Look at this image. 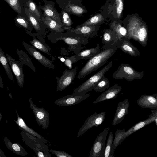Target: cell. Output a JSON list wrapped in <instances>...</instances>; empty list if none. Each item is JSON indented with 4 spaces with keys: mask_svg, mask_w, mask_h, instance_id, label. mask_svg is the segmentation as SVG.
<instances>
[{
    "mask_svg": "<svg viewBox=\"0 0 157 157\" xmlns=\"http://www.w3.org/2000/svg\"><path fill=\"white\" fill-rule=\"evenodd\" d=\"M116 3V11L118 17L120 16L123 9L122 0H115Z\"/></svg>",
    "mask_w": 157,
    "mask_h": 157,
    "instance_id": "8d00e7d4",
    "label": "cell"
},
{
    "mask_svg": "<svg viewBox=\"0 0 157 157\" xmlns=\"http://www.w3.org/2000/svg\"><path fill=\"white\" fill-rule=\"evenodd\" d=\"M3 83L2 82V80L1 77V76L0 75V86H3Z\"/></svg>",
    "mask_w": 157,
    "mask_h": 157,
    "instance_id": "f35d334b",
    "label": "cell"
},
{
    "mask_svg": "<svg viewBox=\"0 0 157 157\" xmlns=\"http://www.w3.org/2000/svg\"><path fill=\"white\" fill-rule=\"evenodd\" d=\"M102 20L103 17L101 15L98 14L94 16L79 25L80 26L96 25L101 22Z\"/></svg>",
    "mask_w": 157,
    "mask_h": 157,
    "instance_id": "1f68e13d",
    "label": "cell"
},
{
    "mask_svg": "<svg viewBox=\"0 0 157 157\" xmlns=\"http://www.w3.org/2000/svg\"><path fill=\"white\" fill-rule=\"evenodd\" d=\"M117 46L124 52L133 57L139 56L140 53L137 48L134 46L130 42V39L127 37H124L120 40H117Z\"/></svg>",
    "mask_w": 157,
    "mask_h": 157,
    "instance_id": "ac0fdd59",
    "label": "cell"
},
{
    "mask_svg": "<svg viewBox=\"0 0 157 157\" xmlns=\"http://www.w3.org/2000/svg\"><path fill=\"white\" fill-rule=\"evenodd\" d=\"M12 148L15 151H20V147L17 144H13L12 146Z\"/></svg>",
    "mask_w": 157,
    "mask_h": 157,
    "instance_id": "74e56055",
    "label": "cell"
},
{
    "mask_svg": "<svg viewBox=\"0 0 157 157\" xmlns=\"http://www.w3.org/2000/svg\"><path fill=\"white\" fill-rule=\"evenodd\" d=\"M10 6L17 12L20 13L21 12V6L18 0H5Z\"/></svg>",
    "mask_w": 157,
    "mask_h": 157,
    "instance_id": "e575fe53",
    "label": "cell"
},
{
    "mask_svg": "<svg viewBox=\"0 0 157 157\" xmlns=\"http://www.w3.org/2000/svg\"><path fill=\"white\" fill-rule=\"evenodd\" d=\"M66 31L65 33L50 31L46 36L51 43H55L59 40H63L68 45L69 50L77 54L88 43V39L83 35L67 30Z\"/></svg>",
    "mask_w": 157,
    "mask_h": 157,
    "instance_id": "6da1fadb",
    "label": "cell"
},
{
    "mask_svg": "<svg viewBox=\"0 0 157 157\" xmlns=\"http://www.w3.org/2000/svg\"><path fill=\"white\" fill-rule=\"evenodd\" d=\"M29 35L33 38V40L30 41V42L33 47L49 56L52 55L51 48L46 43L44 38L37 33H32L30 32Z\"/></svg>",
    "mask_w": 157,
    "mask_h": 157,
    "instance_id": "ffe728a7",
    "label": "cell"
},
{
    "mask_svg": "<svg viewBox=\"0 0 157 157\" xmlns=\"http://www.w3.org/2000/svg\"><path fill=\"white\" fill-rule=\"evenodd\" d=\"M26 13L28 20L37 33L45 38L49 32L46 26L40 18L37 15L30 11L26 8Z\"/></svg>",
    "mask_w": 157,
    "mask_h": 157,
    "instance_id": "30bf717a",
    "label": "cell"
},
{
    "mask_svg": "<svg viewBox=\"0 0 157 157\" xmlns=\"http://www.w3.org/2000/svg\"><path fill=\"white\" fill-rule=\"evenodd\" d=\"M109 84L108 78L104 76L95 85L93 90L96 92H104L109 88Z\"/></svg>",
    "mask_w": 157,
    "mask_h": 157,
    "instance_id": "f1b7e54d",
    "label": "cell"
},
{
    "mask_svg": "<svg viewBox=\"0 0 157 157\" xmlns=\"http://www.w3.org/2000/svg\"><path fill=\"white\" fill-rule=\"evenodd\" d=\"M49 151L57 157H73L69 154L63 151L51 149L49 150Z\"/></svg>",
    "mask_w": 157,
    "mask_h": 157,
    "instance_id": "d590c367",
    "label": "cell"
},
{
    "mask_svg": "<svg viewBox=\"0 0 157 157\" xmlns=\"http://www.w3.org/2000/svg\"><path fill=\"white\" fill-rule=\"evenodd\" d=\"M106 113L102 112L99 113H95L88 117L84 121L77 133V137L82 136L86 132L93 127H97L104 121Z\"/></svg>",
    "mask_w": 157,
    "mask_h": 157,
    "instance_id": "ba28073f",
    "label": "cell"
},
{
    "mask_svg": "<svg viewBox=\"0 0 157 157\" xmlns=\"http://www.w3.org/2000/svg\"><path fill=\"white\" fill-rule=\"evenodd\" d=\"M78 68V66H76L70 70L65 69L60 78L56 77L57 91H62L71 84L76 75Z\"/></svg>",
    "mask_w": 157,
    "mask_h": 157,
    "instance_id": "8fae6325",
    "label": "cell"
},
{
    "mask_svg": "<svg viewBox=\"0 0 157 157\" xmlns=\"http://www.w3.org/2000/svg\"><path fill=\"white\" fill-rule=\"evenodd\" d=\"M27 5L30 11L35 14L41 18V15L42 14V11L39 6H37L35 2L32 0H29Z\"/></svg>",
    "mask_w": 157,
    "mask_h": 157,
    "instance_id": "4dcf8cb0",
    "label": "cell"
},
{
    "mask_svg": "<svg viewBox=\"0 0 157 157\" xmlns=\"http://www.w3.org/2000/svg\"><path fill=\"white\" fill-rule=\"evenodd\" d=\"M109 127L104 129L97 137L90 152L89 157H102L105 148V141Z\"/></svg>",
    "mask_w": 157,
    "mask_h": 157,
    "instance_id": "52a82bcc",
    "label": "cell"
},
{
    "mask_svg": "<svg viewBox=\"0 0 157 157\" xmlns=\"http://www.w3.org/2000/svg\"><path fill=\"white\" fill-rule=\"evenodd\" d=\"M16 21L18 24L28 30L29 31L32 30L33 27L28 21H27L21 17H17Z\"/></svg>",
    "mask_w": 157,
    "mask_h": 157,
    "instance_id": "836d02e7",
    "label": "cell"
},
{
    "mask_svg": "<svg viewBox=\"0 0 157 157\" xmlns=\"http://www.w3.org/2000/svg\"><path fill=\"white\" fill-rule=\"evenodd\" d=\"M41 19L50 31L63 32L66 30V28L63 25L50 17L44 16L43 13L41 15Z\"/></svg>",
    "mask_w": 157,
    "mask_h": 157,
    "instance_id": "cb8c5ba5",
    "label": "cell"
},
{
    "mask_svg": "<svg viewBox=\"0 0 157 157\" xmlns=\"http://www.w3.org/2000/svg\"><path fill=\"white\" fill-rule=\"evenodd\" d=\"M61 9L65 10L70 15L72 14L78 17L83 16L87 11L83 5L81 0H56Z\"/></svg>",
    "mask_w": 157,
    "mask_h": 157,
    "instance_id": "8992f818",
    "label": "cell"
},
{
    "mask_svg": "<svg viewBox=\"0 0 157 157\" xmlns=\"http://www.w3.org/2000/svg\"><path fill=\"white\" fill-rule=\"evenodd\" d=\"M8 63L17 79V82L21 87H23L25 81L22 64L13 59L8 54L6 53Z\"/></svg>",
    "mask_w": 157,
    "mask_h": 157,
    "instance_id": "e0dca14e",
    "label": "cell"
},
{
    "mask_svg": "<svg viewBox=\"0 0 157 157\" xmlns=\"http://www.w3.org/2000/svg\"><path fill=\"white\" fill-rule=\"evenodd\" d=\"M113 136L111 131L109 135L107 140L105 148L102 157H114L115 150L113 148Z\"/></svg>",
    "mask_w": 157,
    "mask_h": 157,
    "instance_id": "4316f807",
    "label": "cell"
},
{
    "mask_svg": "<svg viewBox=\"0 0 157 157\" xmlns=\"http://www.w3.org/2000/svg\"><path fill=\"white\" fill-rule=\"evenodd\" d=\"M117 48L116 42L105 49H101L100 52L89 59L79 71L78 78H83L104 65L113 55Z\"/></svg>",
    "mask_w": 157,
    "mask_h": 157,
    "instance_id": "7a4b0ae2",
    "label": "cell"
},
{
    "mask_svg": "<svg viewBox=\"0 0 157 157\" xmlns=\"http://www.w3.org/2000/svg\"><path fill=\"white\" fill-rule=\"evenodd\" d=\"M60 13L62 23L63 25L66 28V30L72 28L71 25L73 23L70 14L63 8L62 9Z\"/></svg>",
    "mask_w": 157,
    "mask_h": 157,
    "instance_id": "83f0119b",
    "label": "cell"
},
{
    "mask_svg": "<svg viewBox=\"0 0 157 157\" xmlns=\"http://www.w3.org/2000/svg\"><path fill=\"white\" fill-rule=\"evenodd\" d=\"M99 27L96 25L80 26L79 25L75 28H72L67 30L76 34L83 35L88 39L92 38L97 34Z\"/></svg>",
    "mask_w": 157,
    "mask_h": 157,
    "instance_id": "44dd1931",
    "label": "cell"
},
{
    "mask_svg": "<svg viewBox=\"0 0 157 157\" xmlns=\"http://www.w3.org/2000/svg\"><path fill=\"white\" fill-rule=\"evenodd\" d=\"M151 112V113L147 119L136 124L128 131H125L120 141V144L128 136L148 124L155 122L157 125V109L152 110Z\"/></svg>",
    "mask_w": 157,
    "mask_h": 157,
    "instance_id": "7c38bea8",
    "label": "cell"
},
{
    "mask_svg": "<svg viewBox=\"0 0 157 157\" xmlns=\"http://www.w3.org/2000/svg\"><path fill=\"white\" fill-rule=\"evenodd\" d=\"M101 50L99 44L98 43L95 47L82 51L77 54L66 58L65 63H68L66 65L69 66L79 60L89 59L100 52Z\"/></svg>",
    "mask_w": 157,
    "mask_h": 157,
    "instance_id": "9c48e42d",
    "label": "cell"
},
{
    "mask_svg": "<svg viewBox=\"0 0 157 157\" xmlns=\"http://www.w3.org/2000/svg\"><path fill=\"white\" fill-rule=\"evenodd\" d=\"M42 1L44 3V6H42L40 2H39V6L43 11L44 15L50 17L59 24L63 25L60 13L58 12L54 6L55 2L46 0H43Z\"/></svg>",
    "mask_w": 157,
    "mask_h": 157,
    "instance_id": "2e32d148",
    "label": "cell"
},
{
    "mask_svg": "<svg viewBox=\"0 0 157 157\" xmlns=\"http://www.w3.org/2000/svg\"><path fill=\"white\" fill-rule=\"evenodd\" d=\"M144 75V71H137L129 64L122 63L113 74L112 77L116 79L124 78L128 81H131L135 79L140 80Z\"/></svg>",
    "mask_w": 157,
    "mask_h": 157,
    "instance_id": "5b68a950",
    "label": "cell"
},
{
    "mask_svg": "<svg viewBox=\"0 0 157 157\" xmlns=\"http://www.w3.org/2000/svg\"><path fill=\"white\" fill-rule=\"evenodd\" d=\"M125 132V129H118L115 132V137L113 143V148L115 151L120 144V141Z\"/></svg>",
    "mask_w": 157,
    "mask_h": 157,
    "instance_id": "d6a6232c",
    "label": "cell"
},
{
    "mask_svg": "<svg viewBox=\"0 0 157 157\" xmlns=\"http://www.w3.org/2000/svg\"><path fill=\"white\" fill-rule=\"evenodd\" d=\"M18 122L19 125L21 127H22L25 130L31 135L40 139L45 143H47V142H48L47 140L45 139L41 135L39 134L34 130L29 128L25 124L22 119L19 118L18 121Z\"/></svg>",
    "mask_w": 157,
    "mask_h": 157,
    "instance_id": "f546056e",
    "label": "cell"
},
{
    "mask_svg": "<svg viewBox=\"0 0 157 157\" xmlns=\"http://www.w3.org/2000/svg\"><path fill=\"white\" fill-rule=\"evenodd\" d=\"M30 106L33 109L38 124L42 126L44 130L48 127L49 123V114L43 108H39L36 106L30 99Z\"/></svg>",
    "mask_w": 157,
    "mask_h": 157,
    "instance_id": "4fadbf2b",
    "label": "cell"
},
{
    "mask_svg": "<svg viewBox=\"0 0 157 157\" xmlns=\"http://www.w3.org/2000/svg\"><path fill=\"white\" fill-rule=\"evenodd\" d=\"M90 96L89 94L68 95L58 99L54 103L60 106H68L80 103Z\"/></svg>",
    "mask_w": 157,
    "mask_h": 157,
    "instance_id": "5bb4252c",
    "label": "cell"
},
{
    "mask_svg": "<svg viewBox=\"0 0 157 157\" xmlns=\"http://www.w3.org/2000/svg\"><path fill=\"white\" fill-rule=\"evenodd\" d=\"M121 90V86L117 84H114L98 96L93 102V103L96 104L107 100L114 99L117 96Z\"/></svg>",
    "mask_w": 157,
    "mask_h": 157,
    "instance_id": "7402d4cb",
    "label": "cell"
},
{
    "mask_svg": "<svg viewBox=\"0 0 157 157\" xmlns=\"http://www.w3.org/2000/svg\"><path fill=\"white\" fill-rule=\"evenodd\" d=\"M137 102L142 108L157 109V94L142 95L137 100Z\"/></svg>",
    "mask_w": 157,
    "mask_h": 157,
    "instance_id": "603a6c76",
    "label": "cell"
},
{
    "mask_svg": "<svg viewBox=\"0 0 157 157\" xmlns=\"http://www.w3.org/2000/svg\"><path fill=\"white\" fill-rule=\"evenodd\" d=\"M127 29L126 37L137 41L144 47L147 46L148 38V31L144 24L133 23L129 25Z\"/></svg>",
    "mask_w": 157,
    "mask_h": 157,
    "instance_id": "3957f363",
    "label": "cell"
},
{
    "mask_svg": "<svg viewBox=\"0 0 157 157\" xmlns=\"http://www.w3.org/2000/svg\"><path fill=\"white\" fill-rule=\"evenodd\" d=\"M118 40L117 36L112 29H106L104 31L102 43L104 45L101 49H105L116 43Z\"/></svg>",
    "mask_w": 157,
    "mask_h": 157,
    "instance_id": "d4e9b609",
    "label": "cell"
},
{
    "mask_svg": "<svg viewBox=\"0 0 157 157\" xmlns=\"http://www.w3.org/2000/svg\"><path fill=\"white\" fill-rule=\"evenodd\" d=\"M112 61L101 70L90 77L78 87L75 89L73 93L75 94H85L92 90L95 85L103 77L105 74L111 68L112 66Z\"/></svg>",
    "mask_w": 157,
    "mask_h": 157,
    "instance_id": "277c9868",
    "label": "cell"
},
{
    "mask_svg": "<svg viewBox=\"0 0 157 157\" xmlns=\"http://www.w3.org/2000/svg\"><path fill=\"white\" fill-rule=\"evenodd\" d=\"M130 104L127 99L119 102L115 112L112 125H115L120 123L128 113Z\"/></svg>",
    "mask_w": 157,
    "mask_h": 157,
    "instance_id": "d6986e66",
    "label": "cell"
},
{
    "mask_svg": "<svg viewBox=\"0 0 157 157\" xmlns=\"http://www.w3.org/2000/svg\"><path fill=\"white\" fill-rule=\"evenodd\" d=\"M22 44L28 52L44 67L49 69L55 68L52 62L37 50L32 45L23 41Z\"/></svg>",
    "mask_w": 157,
    "mask_h": 157,
    "instance_id": "9a60e30c",
    "label": "cell"
},
{
    "mask_svg": "<svg viewBox=\"0 0 157 157\" xmlns=\"http://www.w3.org/2000/svg\"><path fill=\"white\" fill-rule=\"evenodd\" d=\"M0 62L3 66L7 74L8 78L11 81L14 82L13 75L8 64V61L7 58L5 55V53L2 50L0 47Z\"/></svg>",
    "mask_w": 157,
    "mask_h": 157,
    "instance_id": "484cf974",
    "label": "cell"
}]
</instances>
